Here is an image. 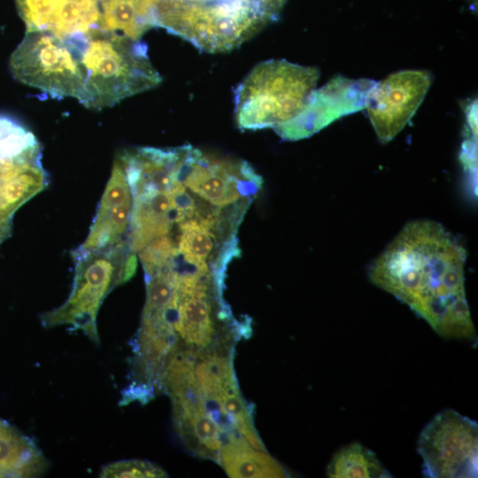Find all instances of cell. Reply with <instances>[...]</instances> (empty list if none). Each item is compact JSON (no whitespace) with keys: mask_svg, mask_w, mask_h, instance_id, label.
<instances>
[{"mask_svg":"<svg viewBox=\"0 0 478 478\" xmlns=\"http://www.w3.org/2000/svg\"><path fill=\"white\" fill-rule=\"evenodd\" d=\"M466 251L441 224H406L372 263L368 277L445 338H475L465 289Z\"/></svg>","mask_w":478,"mask_h":478,"instance_id":"cell-1","label":"cell"},{"mask_svg":"<svg viewBox=\"0 0 478 478\" xmlns=\"http://www.w3.org/2000/svg\"><path fill=\"white\" fill-rule=\"evenodd\" d=\"M288 0H158L154 25L211 53L240 46L280 15Z\"/></svg>","mask_w":478,"mask_h":478,"instance_id":"cell-2","label":"cell"},{"mask_svg":"<svg viewBox=\"0 0 478 478\" xmlns=\"http://www.w3.org/2000/svg\"><path fill=\"white\" fill-rule=\"evenodd\" d=\"M68 38L78 50L84 69L80 102L88 108L112 106L162 81L149 58L147 46L140 40L99 27Z\"/></svg>","mask_w":478,"mask_h":478,"instance_id":"cell-3","label":"cell"},{"mask_svg":"<svg viewBox=\"0 0 478 478\" xmlns=\"http://www.w3.org/2000/svg\"><path fill=\"white\" fill-rule=\"evenodd\" d=\"M320 71L284 59L257 65L235 91V117L244 130L276 128L294 119L316 89Z\"/></svg>","mask_w":478,"mask_h":478,"instance_id":"cell-4","label":"cell"},{"mask_svg":"<svg viewBox=\"0 0 478 478\" xmlns=\"http://www.w3.org/2000/svg\"><path fill=\"white\" fill-rule=\"evenodd\" d=\"M73 287L67 299L58 308L41 315L45 328L67 326L81 331L99 343L96 318L106 296L128 281L136 269V257L129 243L100 251L74 250Z\"/></svg>","mask_w":478,"mask_h":478,"instance_id":"cell-5","label":"cell"},{"mask_svg":"<svg viewBox=\"0 0 478 478\" xmlns=\"http://www.w3.org/2000/svg\"><path fill=\"white\" fill-rule=\"evenodd\" d=\"M11 70L19 81L52 97L73 96L80 102L85 73L73 41L45 30H30L11 58Z\"/></svg>","mask_w":478,"mask_h":478,"instance_id":"cell-6","label":"cell"},{"mask_svg":"<svg viewBox=\"0 0 478 478\" xmlns=\"http://www.w3.org/2000/svg\"><path fill=\"white\" fill-rule=\"evenodd\" d=\"M417 450L426 477H477V422L454 410L438 412L424 427Z\"/></svg>","mask_w":478,"mask_h":478,"instance_id":"cell-7","label":"cell"},{"mask_svg":"<svg viewBox=\"0 0 478 478\" xmlns=\"http://www.w3.org/2000/svg\"><path fill=\"white\" fill-rule=\"evenodd\" d=\"M182 147L177 178L207 203L229 205L259 188L261 179L248 163L216 159L190 145Z\"/></svg>","mask_w":478,"mask_h":478,"instance_id":"cell-8","label":"cell"},{"mask_svg":"<svg viewBox=\"0 0 478 478\" xmlns=\"http://www.w3.org/2000/svg\"><path fill=\"white\" fill-rule=\"evenodd\" d=\"M432 83L426 70H402L375 81L366 106L379 141H391L410 121Z\"/></svg>","mask_w":478,"mask_h":478,"instance_id":"cell-9","label":"cell"},{"mask_svg":"<svg viewBox=\"0 0 478 478\" xmlns=\"http://www.w3.org/2000/svg\"><path fill=\"white\" fill-rule=\"evenodd\" d=\"M375 81L337 75L314 89L302 111L291 120L274 128L283 140L307 138L341 117L366 109Z\"/></svg>","mask_w":478,"mask_h":478,"instance_id":"cell-10","label":"cell"},{"mask_svg":"<svg viewBox=\"0 0 478 478\" xmlns=\"http://www.w3.org/2000/svg\"><path fill=\"white\" fill-rule=\"evenodd\" d=\"M132 194L124 169L117 158L99 202L81 251H100L129 243Z\"/></svg>","mask_w":478,"mask_h":478,"instance_id":"cell-11","label":"cell"},{"mask_svg":"<svg viewBox=\"0 0 478 478\" xmlns=\"http://www.w3.org/2000/svg\"><path fill=\"white\" fill-rule=\"evenodd\" d=\"M27 30H45L60 37L83 34L99 20L98 0H17Z\"/></svg>","mask_w":478,"mask_h":478,"instance_id":"cell-12","label":"cell"},{"mask_svg":"<svg viewBox=\"0 0 478 478\" xmlns=\"http://www.w3.org/2000/svg\"><path fill=\"white\" fill-rule=\"evenodd\" d=\"M175 223L176 209L170 189L132 194L128 242L135 254L151 241L170 235Z\"/></svg>","mask_w":478,"mask_h":478,"instance_id":"cell-13","label":"cell"},{"mask_svg":"<svg viewBox=\"0 0 478 478\" xmlns=\"http://www.w3.org/2000/svg\"><path fill=\"white\" fill-rule=\"evenodd\" d=\"M209 288L179 291L175 332L185 343L207 347L215 334Z\"/></svg>","mask_w":478,"mask_h":478,"instance_id":"cell-14","label":"cell"},{"mask_svg":"<svg viewBox=\"0 0 478 478\" xmlns=\"http://www.w3.org/2000/svg\"><path fill=\"white\" fill-rule=\"evenodd\" d=\"M219 463L229 477H287L281 465L266 451L252 447L242 436L229 435L220 449Z\"/></svg>","mask_w":478,"mask_h":478,"instance_id":"cell-15","label":"cell"},{"mask_svg":"<svg viewBox=\"0 0 478 478\" xmlns=\"http://www.w3.org/2000/svg\"><path fill=\"white\" fill-rule=\"evenodd\" d=\"M47 468L36 444L0 420V477H38Z\"/></svg>","mask_w":478,"mask_h":478,"instance_id":"cell-16","label":"cell"},{"mask_svg":"<svg viewBox=\"0 0 478 478\" xmlns=\"http://www.w3.org/2000/svg\"><path fill=\"white\" fill-rule=\"evenodd\" d=\"M158 0H104L98 27L140 40L154 25V8Z\"/></svg>","mask_w":478,"mask_h":478,"instance_id":"cell-17","label":"cell"},{"mask_svg":"<svg viewBox=\"0 0 478 478\" xmlns=\"http://www.w3.org/2000/svg\"><path fill=\"white\" fill-rule=\"evenodd\" d=\"M173 421L176 432L192 453L219 462L225 433L206 409L173 414Z\"/></svg>","mask_w":478,"mask_h":478,"instance_id":"cell-18","label":"cell"},{"mask_svg":"<svg viewBox=\"0 0 478 478\" xmlns=\"http://www.w3.org/2000/svg\"><path fill=\"white\" fill-rule=\"evenodd\" d=\"M327 474L332 478L391 477L376 454L357 442L341 448L333 456L328 465Z\"/></svg>","mask_w":478,"mask_h":478,"instance_id":"cell-19","label":"cell"},{"mask_svg":"<svg viewBox=\"0 0 478 478\" xmlns=\"http://www.w3.org/2000/svg\"><path fill=\"white\" fill-rule=\"evenodd\" d=\"M194 373L204 399H216L227 391L238 389L229 357L203 352L196 357Z\"/></svg>","mask_w":478,"mask_h":478,"instance_id":"cell-20","label":"cell"},{"mask_svg":"<svg viewBox=\"0 0 478 478\" xmlns=\"http://www.w3.org/2000/svg\"><path fill=\"white\" fill-rule=\"evenodd\" d=\"M177 225L180 230L177 252L187 261L208 267L207 262L217 240L212 231L214 228L194 219Z\"/></svg>","mask_w":478,"mask_h":478,"instance_id":"cell-21","label":"cell"},{"mask_svg":"<svg viewBox=\"0 0 478 478\" xmlns=\"http://www.w3.org/2000/svg\"><path fill=\"white\" fill-rule=\"evenodd\" d=\"M167 474L155 464L144 460H121L111 463L102 468L100 477L110 478H147L166 477Z\"/></svg>","mask_w":478,"mask_h":478,"instance_id":"cell-22","label":"cell"}]
</instances>
